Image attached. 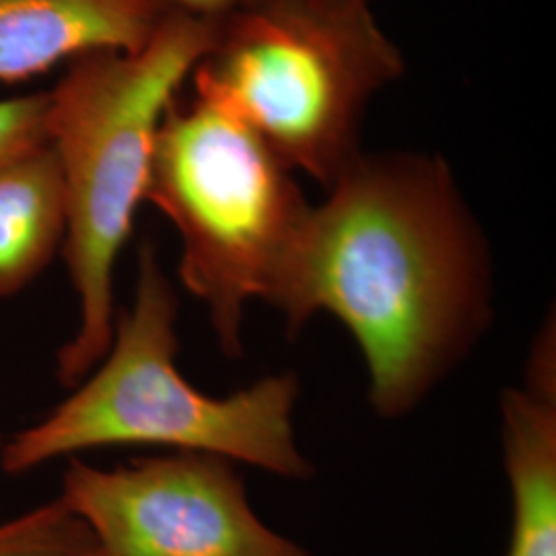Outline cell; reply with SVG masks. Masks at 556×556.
Segmentation results:
<instances>
[{"label": "cell", "mask_w": 556, "mask_h": 556, "mask_svg": "<svg viewBox=\"0 0 556 556\" xmlns=\"http://www.w3.org/2000/svg\"><path fill=\"white\" fill-rule=\"evenodd\" d=\"M66 199L50 144L0 165V299L31 285L62 252Z\"/></svg>", "instance_id": "9c48e42d"}, {"label": "cell", "mask_w": 556, "mask_h": 556, "mask_svg": "<svg viewBox=\"0 0 556 556\" xmlns=\"http://www.w3.org/2000/svg\"><path fill=\"white\" fill-rule=\"evenodd\" d=\"M556 344L538 337L526 383L503 394V450L511 486L505 556H556Z\"/></svg>", "instance_id": "ba28073f"}, {"label": "cell", "mask_w": 556, "mask_h": 556, "mask_svg": "<svg viewBox=\"0 0 556 556\" xmlns=\"http://www.w3.org/2000/svg\"><path fill=\"white\" fill-rule=\"evenodd\" d=\"M174 9L169 0H0V80L91 52L137 50Z\"/></svg>", "instance_id": "52a82bcc"}, {"label": "cell", "mask_w": 556, "mask_h": 556, "mask_svg": "<svg viewBox=\"0 0 556 556\" xmlns=\"http://www.w3.org/2000/svg\"><path fill=\"white\" fill-rule=\"evenodd\" d=\"M215 36L217 21L174 9L144 46L71 60L48 91L46 132L66 199L62 256L79 305L56 358L64 386H77L110 349L114 273L147 197L161 122Z\"/></svg>", "instance_id": "7a4b0ae2"}, {"label": "cell", "mask_w": 556, "mask_h": 556, "mask_svg": "<svg viewBox=\"0 0 556 556\" xmlns=\"http://www.w3.org/2000/svg\"><path fill=\"white\" fill-rule=\"evenodd\" d=\"M371 4L245 2L217 20L194 91L245 119L280 161L326 190L361 151L369 101L404 75Z\"/></svg>", "instance_id": "5b68a950"}, {"label": "cell", "mask_w": 556, "mask_h": 556, "mask_svg": "<svg viewBox=\"0 0 556 556\" xmlns=\"http://www.w3.org/2000/svg\"><path fill=\"white\" fill-rule=\"evenodd\" d=\"M245 2H266V0H243ZM303 2H321V4H369L371 0H303Z\"/></svg>", "instance_id": "4fadbf2b"}, {"label": "cell", "mask_w": 556, "mask_h": 556, "mask_svg": "<svg viewBox=\"0 0 556 556\" xmlns=\"http://www.w3.org/2000/svg\"><path fill=\"white\" fill-rule=\"evenodd\" d=\"M176 321V289L144 241L135 299L116 314L108 353L71 396L4 441L2 472L25 475L91 450L155 445L307 477L312 466L293 429L298 379L273 376L231 396H208L179 374Z\"/></svg>", "instance_id": "3957f363"}, {"label": "cell", "mask_w": 556, "mask_h": 556, "mask_svg": "<svg viewBox=\"0 0 556 556\" xmlns=\"http://www.w3.org/2000/svg\"><path fill=\"white\" fill-rule=\"evenodd\" d=\"M48 91L0 100V165L48 144Z\"/></svg>", "instance_id": "8fae6325"}, {"label": "cell", "mask_w": 556, "mask_h": 556, "mask_svg": "<svg viewBox=\"0 0 556 556\" xmlns=\"http://www.w3.org/2000/svg\"><path fill=\"white\" fill-rule=\"evenodd\" d=\"M60 501L98 556H312L262 523L233 462L197 452L98 468L71 457Z\"/></svg>", "instance_id": "8992f818"}, {"label": "cell", "mask_w": 556, "mask_h": 556, "mask_svg": "<svg viewBox=\"0 0 556 556\" xmlns=\"http://www.w3.org/2000/svg\"><path fill=\"white\" fill-rule=\"evenodd\" d=\"M2 450H4V439L0 435V472H2Z\"/></svg>", "instance_id": "5bb4252c"}, {"label": "cell", "mask_w": 556, "mask_h": 556, "mask_svg": "<svg viewBox=\"0 0 556 556\" xmlns=\"http://www.w3.org/2000/svg\"><path fill=\"white\" fill-rule=\"evenodd\" d=\"M491 260L438 155H361L312 206L277 309L291 330L319 312L357 340L369 402L413 410L484 330Z\"/></svg>", "instance_id": "6da1fadb"}, {"label": "cell", "mask_w": 556, "mask_h": 556, "mask_svg": "<svg viewBox=\"0 0 556 556\" xmlns=\"http://www.w3.org/2000/svg\"><path fill=\"white\" fill-rule=\"evenodd\" d=\"M144 200L176 227L179 280L239 355L245 305L277 307L312 213L293 169L229 105L194 91L165 112Z\"/></svg>", "instance_id": "277c9868"}, {"label": "cell", "mask_w": 556, "mask_h": 556, "mask_svg": "<svg viewBox=\"0 0 556 556\" xmlns=\"http://www.w3.org/2000/svg\"><path fill=\"white\" fill-rule=\"evenodd\" d=\"M176 9L199 15L204 20H220L229 11L238 9L243 0H169Z\"/></svg>", "instance_id": "7c38bea8"}, {"label": "cell", "mask_w": 556, "mask_h": 556, "mask_svg": "<svg viewBox=\"0 0 556 556\" xmlns=\"http://www.w3.org/2000/svg\"><path fill=\"white\" fill-rule=\"evenodd\" d=\"M0 556H98L87 526L59 497L0 521Z\"/></svg>", "instance_id": "30bf717a"}]
</instances>
